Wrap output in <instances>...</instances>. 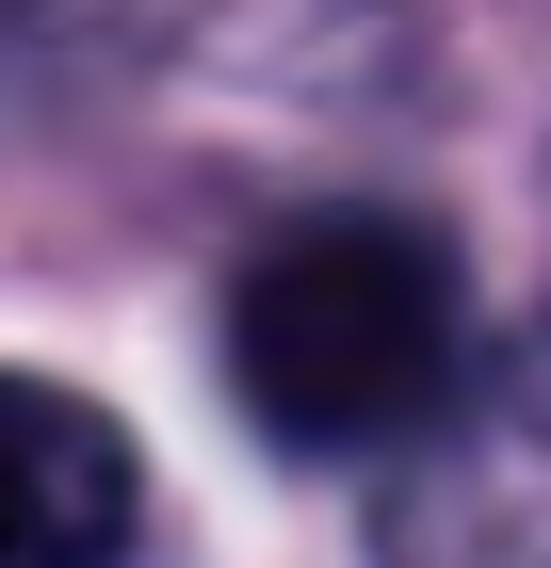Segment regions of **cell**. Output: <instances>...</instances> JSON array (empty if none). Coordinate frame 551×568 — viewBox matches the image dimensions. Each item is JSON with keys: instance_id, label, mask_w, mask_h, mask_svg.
Returning <instances> with one entry per match:
<instances>
[{"instance_id": "6da1fadb", "label": "cell", "mask_w": 551, "mask_h": 568, "mask_svg": "<svg viewBox=\"0 0 551 568\" xmlns=\"http://www.w3.org/2000/svg\"><path fill=\"white\" fill-rule=\"evenodd\" d=\"M455 342H470L455 244L406 212H308L227 293V390L276 455H374L389 423L455 390Z\"/></svg>"}, {"instance_id": "7a4b0ae2", "label": "cell", "mask_w": 551, "mask_h": 568, "mask_svg": "<svg viewBox=\"0 0 551 568\" xmlns=\"http://www.w3.org/2000/svg\"><path fill=\"white\" fill-rule=\"evenodd\" d=\"M130 536V438L82 390L0 374V568H114Z\"/></svg>"}]
</instances>
